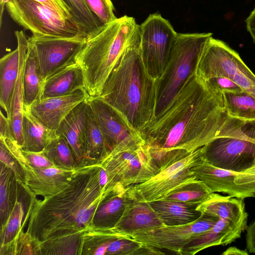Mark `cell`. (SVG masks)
Here are the masks:
<instances>
[{"label": "cell", "mask_w": 255, "mask_h": 255, "mask_svg": "<svg viewBox=\"0 0 255 255\" xmlns=\"http://www.w3.org/2000/svg\"><path fill=\"white\" fill-rule=\"evenodd\" d=\"M228 117L223 93L196 71L168 108L139 133L160 171L207 144Z\"/></svg>", "instance_id": "1"}, {"label": "cell", "mask_w": 255, "mask_h": 255, "mask_svg": "<svg viewBox=\"0 0 255 255\" xmlns=\"http://www.w3.org/2000/svg\"><path fill=\"white\" fill-rule=\"evenodd\" d=\"M100 163L80 166L63 189L38 199L30 195L26 233L51 251L79 255L82 237L93 225L94 214L107 191L100 183Z\"/></svg>", "instance_id": "2"}, {"label": "cell", "mask_w": 255, "mask_h": 255, "mask_svg": "<svg viewBox=\"0 0 255 255\" xmlns=\"http://www.w3.org/2000/svg\"><path fill=\"white\" fill-rule=\"evenodd\" d=\"M139 25L104 85L102 98L138 132L154 117L155 80L141 59Z\"/></svg>", "instance_id": "3"}, {"label": "cell", "mask_w": 255, "mask_h": 255, "mask_svg": "<svg viewBox=\"0 0 255 255\" xmlns=\"http://www.w3.org/2000/svg\"><path fill=\"white\" fill-rule=\"evenodd\" d=\"M138 25L133 17L125 15L86 37L75 60L82 69L84 89L90 97L101 96Z\"/></svg>", "instance_id": "4"}, {"label": "cell", "mask_w": 255, "mask_h": 255, "mask_svg": "<svg viewBox=\"0 0 255 255\" xmlns=\"http://www.w3.org/2000/svg\"><path fill=\"white\" fill-rule=\"evenodd\" d=\"M211 32L178 33L168 64L155 80V107L154 118L170 105L190 78L196 72Z\"/></svg>", "instance_id": "5"}, {"label": "cell", "mask_w": 255, "mask_h": 255, "mask_svg": "<svg viewBox=\"0 0 255 255\" xmlns=\"http://www.w3.org/2000/svg\"><path fill=\"white\" fill-rule=\"evenodd\" d=\"M203 159L225 170L241 172L255 165V120L229 116L217 134L201 147Z\"/></svg>", "instance_id": "6"}, {"label": "cell", "mask_w": 255, "mask_h": 255, "mask_svg": "<svg viewBox=\"0 0 255 255\" xmlns=\"http://www.w3.org/2000/svg\"><path fill=\"white\" fill-rule=\"evenodd\" d=\"M106 172V191L116 185L126 188L146 181L159 170L143 140L120 144L100 162Z\"/></svg>", "instance_id": "7"}, {"label": "cell", "mask_w": 255, "mask_h": 255, "mask_svg": "<svg viewBox=\"0 0 255 255\" xmlns=\"http://www.w3.org/2000/svg\"><path fill=\"white\" fill-rule=\"evenodd\" d=\"M196 73L203 80L227 78L255 98V75L239 54L225 42L212 36L199 60Z\"/></svg>", "instance_id": "8"}, {"label": "cell", "mask_w": 255, "mask_h": 255, "mask_svg": "<svg viewBox=\"0 0 255 255\" xmlns=\"http://www.w3.org/2000/svg\"><path fill=\"white\" fill-rule=\"evenodd\" d=\"M5 6L13 21L32 35L86 37L76 24L62 18L34 0H9Z\"/></svg>", "instance_id": "9"}, {"label": "cell", "mask_w": 255, "mask_h": 255, "mask_svg": "<svg viewBox=\"0 0 255 255\" xmlns=\"http://www.w3.org/2000/svg\"><path fill=\"white\" fill-rule=\"evenodd\" d=\"M139 49L143 63L154 80L164 72L177 32L170 22L157 12L150 14L139 25Z\"/></svg>", "instance_id": "10"}, {"label": "cell", "mask_w": 255, "mask_h": 255, "mask_svg": "<svg viewBox=\"0 0 255 255\" xmlns=\"http://www.w3.org/2000/svg\"><path fill=\"white\" fill-rule=\"evenodd\" d=\"M202 159L201 147L143 182L127 187L128 196L139 202L163 199L173 190L195 178L191 168Z\"/></svg>", "instance_id": "11"}, {"label": "cell", "mask_w": 255, "mask_h": 255, "mask_svg": "<svg viewBox=\"0 0 255 255\" xmlns=\"http://www.w3.org/2000/svg\"><path fill=\"white\" fill-rule=\"evenodd\" d=\"M0 141L20 165L24 173V184L21 186L29 195L44 198L57 193L68 185L80 166L71 170L58 167L34 168L14 139L0 138Z\"/></svg>", "instance_id": "12"}, {"label": "cell", "mask_w": 255, "mask_h": 255, "mask_svg": "<svg viewBox=\"0 0 255 255\" xmlns=\"http://www.w3.org/2000/svg\"><path fill=\"white\" fill-rule=\"evenodd\" d=\"M219 218L202 214L187 225L166 226L135 233L129 236L144 245L180 255L184 247L200 234L211 229Z\"/></svg>", "instance_id": "13"}, {"label": "cell", "mask_w": 255, "mask_h": 255, "mask_svg": "<svg viewBox=\"0 0 255 255\" xmlns=\"http://www.w3.org/2000/svg\"><path fill=\"white\" fill-rule=\"evenodd\" d=\"M86 37H61L32 35L28 42L34 47L41 76L44 80L52 73L75 60Z\"/></svg>", "instance_id": "14"}, {"label": "cell", "mask_w": 255, "mask_h": 255, "mask_svg": "<svg viewBox=\"0 0 255 255\" xmlns=\"http://www.w3.org/2000/svg\"><path fill=\"white\" fill-rule=\"evenodd\" d=\"M87 100L93 111L109 153L120 144L142 139L139 133L125 117L101 96L89 97Z\"/></svg>", "instance_id": "15"}, {"label": "cell", "mask_w": 255, "mask_h": 255, "mask_svg": "<svg viewBox=\"0 0 255 255\" xmlns=\"http://www.w3.org/2000/svg\"><path fill=\"white\" fill-rule=\"evenodd\" d=\"M89 97L82 89L64 96L39 99L27 109L43 125L56 131L69 113Z\"/></svg>", "instance_id": "16"}, {"label": "cell", "mask_w": 255, "mask_h": 255, "mask_svg": "<svg viewBox=\"0 0 255 255\" xmlns=\"http://www.w3.org/2000/svg\"><path fill=\"white\" fill-rule=\"evenodd\" d=\"M196 209L203 214L226 220L242 232L247 228L248 215L244 199L212 192Z\"/></svg>", "instance_id": "17"}, {"label": "cell", "mask_w": 255, "mask_h": 255, "mask_svg": "<svg viewBox=\"0 0 255 255\" xmlns=\"http://www.w3.org/2000/svg\"><path fill=\"white\" fill-rule=\"evenodd\" d=\"M191 170L195 177L205 184L212 192H223L241 199L255 197V194L247 192L236 185V172L214 166L205 161L203 157Z\"/></svg>", "instance_id": "18"}, {"label": "cell", "mask_w": 255, "mask_h": 255, "mask_svg": "<svg viewBox=\"0 0 255 255\" xmlns=\"http://www.w3.org/2000/svg\"><path fill=\"white\" fill-rule=\"evenodd\" d=\"M14 34L20 51L19 71L10 100L9 115L6 117L9 120L12 137L21 148L23 145L22 123L24 111L23 75L28 39L22 30L15 31Z\"/></svg>", "instance_id": "19"}, {"label": "cell", "mask_w": 255, "mask_h": 255, "mask_svg": "<svg viewBox=\"0 0 255 255\" xmlns=\"http://www.w3.org/2000/svg\"><path fill=\"white\" fill-rule=\"evenodd\" d=\"M87 100L75 107L64 119L56 132L69 144L78 166L87 165L84 138Z\"/></svg>", "instance_id": "20"}, {"label": "cell", "mask_w": 255, "mask_h": 255, "mask_svg": "<svg viewBox=\"0 0 255 255\" xmlns=\"http://www.w3.org/2000/svg\"><path fill=\"white\" fill-rule=\"evenodd\" d=\"M163 226L164 225L148 202H139L130 198L122 218L113 229L129 236Z\"/></svg>", "instance_id": "21"}, {"label": "cell", "mask_w": 255, "mask_h": 255, "mask_svg": "<svg viewBox=\"0 0 255 255\" xmlns=\"http://www.w3.org/2000/svg\"><path fill=\"white\" fill-rule=\"evenodd\" d=\"M82 89H84L83 72L74 60L55 71L44 80L40 99L64 96Z\"/></svg>", "instance_id": "22"}, {"label": "cell", "mask_w": 255, "mask_h": 255, "mask_svg": "<svg viewBox=\"0 0 255 255\" xmlns=\"http://www.w3.org/2000/svg\"><path fill=\"white\" fill-rule=\"evenodd\" d=\"M130 200L127 188L116 185L107 191L94 216L93 225L101 228H115L122 218Z\"/></svg>", "instance_id": "23"}, {"label": "cell", "mask_w": 255, "mask_h": 255, "mask_svg": "<svg viewBox=\"0 0 255 255\" xmlns=\"http://www.w3.org/2000/svg\"><path fill=\"white\" fill-rule=\"evenodd\" d=\"M164 226L187 225L197 220L202 215L196 209L198 204L187 203L164 199L148 202Z\"/></svg>", "instance_id": "24"}, {"label": "cell", "mask_w": 255, "mask_h": 255, "mask_svg": "<svg viewBox=\"0 0 255 255\" xmlns=\"http://www.w3.org/2000/svg\"><path fill=\"white\" fill-rule=\"evenodd\" d=\"M21 149L25 151H43L57 135L53 131L41 123L27 109H24Z\"/></svg>", "instance_id": "25"}, {"label": "cell", "mask_w": 255, "mask_h": 255, "mask_svg": "<svg viewBox=\"0 0 255 255\" xmlns=\"http://www.w3.org/2000/svg\"><path fill=\"white\" fill-rule=\"evenodd\" d=\"M44 81L36 52L28 42L23 75L24 109H28L41 97Z\"/></svg>", "instance_id": "26"}, {"label": "cell", "mask_w": 255, "mask_h": 255, "mask_svg": "<svg viewBox=\"0 0 255 255\" xmlns=\"http://www.w3.org/2000/svg\"><path fill=\"white\" fill-rule=\"evenodd\" d=\"M84 138L87 164L100 163L109 152L93 111L87 100L84 122Z\"/></svg>", "instance_id": "27"}, {"label": "cell", "mask_w": 255, "mask_h": 255, "mask_svg": "<svg viewBox=\"0 0 255 255\" xmlns=\"http://www.w3.org/2000/svg\"><path fill=\"white\" fill-rule=\"evenodd\" d=\"M20 51L18 46L0 60V104L9 115L10 102L19 71Z\"/></svg>", "instance_id": "28"}, {"label": "cell", "mask_w": 255, "mask_h": 255, "mask_svg": "<svg viewBox=\"0 0 255 255\" xmlns=\"http://www.w3.org/2000/svg\"><path fill=\"white\" fill-rule=\"evenodd\" d=\"M225 109L229 116L255 120V98L245 91L223 92Z\"/></svg>", "instance_id": "29"}, {"label": "cell", "mask_w": 255, "mask_h": 255, "mask_svg": "<svg viewBox=\"0 0 255 255\" xmlns=\"http://www.w3.org/2000/svg\"><path fill=\"white\" fill-rule=\"evenodd\" d=\"M13 172L4 164L0 163V215L1 226L8 219L17 199V184Z\"/></svg>", "instance_id": "30"}, {"label": "cell", "mask_w": 255, "mask_h": 255, "mask_svg": "<svg viewBox=\"0 0 255 255\" xmlns=\"http://www.w3.org/2000/svg\"><path fill=\"white\" fill-rule=\"evenodd\" d=\"M212 192L205 184L195 178L173 190L163 199L200 204Z\"/></svg>", "instance_id": "31"}, {"label": "cell", "mask_w": 255, "mask_h": 255, "mask_svg": "<svg viewBox=\"0 0 255 255\" xmlns=\"http://www.w3.org/2000/svg\"><path fill=\"white\" fill-rule=\"evenodd\" d=\"M43 151L58 168L71 170L79 166L68 142L58 133Z\"/></svg>", "instance_id": "32"}, {"label": "cell", "mask_w": 255, "mask_h": 255, "mask_svg": "<svg viewBox=\"0 0 255 255\" xmlns=\"http://www.w3.org/2000/svg\"><path fill=\"white\" fill-rule=\"evenodd\" d=\"M70 7L75 23L87 37L103 25L93 14L85 0H64Z\"/></svg>", "instance_id": "33"}, {"label": "cell", "mask_w": 255, "mask_h": 255, "mask_svg": "<svg viewBox=\"0 0 255 255\" xmlns=\"http://www.w3.org/2000/svg\"><path fill=\"white\" fill-rule=\"evenodd\" d=\"M231 243L227 235L218 231L214 226L186 244L181 250L180 255H194L209 247L218 245L226 246Z\"/></svg>", "instance_id": "34"}, {"label": "cell", "mask_w": 255, "mask_h": 255, "mask_svg": "<svg viewBox=\"0 0 255 255\" xmlns=\"http://www.w3.org/2000/svg\"><path fill=\"white\" fill-rule=\"evenodd\" d=\"M23 217V204L17 199L5 223L1 226L0 247L12 241L23 229L22 224Z\"/></svg>", "instance_id": "35"}, {"label": "cell", "mask_w": 255, "mask_h": 255, "mask_svg": "<svg viewBox=\"0 0 255 255\" xmlns=\"http://www.w3.org/2000/svg\"><path fill=\"white\" fill-rule=\"evenodd\" d=\"M85 1L102 25L109 24L117 18L111 0H85Z\"/></svg>", "instance_id": "36"}, {"label": "cell", "mask_w": 255, "mask_h": 255, "mask_svg": "<svg viewBox=\"0 0 255 255\" xmlns=\"http://www.w3.org/2000/svg\"><path fill=\"white\" fill-rule=\"evenodd\" d=\"M0 145V160L1 163L10 168L14 173L17 182L24 184V173L22 169L15 158L11 155L5 145L1 141Z\"/></svg>", "instance_id": "37"}, {"label": "cell", "mask_w": 255, "mask_h": 255, "mask_svg": "<svg viewBox=\"0 0 255 255\" xmlns=\"http://www.w3.org/2000/svg\"><path fill=\"white\" fill-rule=\"evenodd\" d=\"M34 0L52 10L62 18L76 24L70 7L64 0Z\"/></svg>", "instance_id": "38"}, {"label": "cell", "mask_w": 255, "mask_h": 255, "mask_svg": "<svg viewBox=\"0 0 255 255\" xmlns=\"http://www.w3.org/2000/svg\"><path fill=\"white\" fill-rule=\"evenodd\" d=\"M235 182L243 190L255 194V165L241 172H237Z\"/></svg>", "instance_id": "39"}, {"label": "cell", "mask_w": 255, "mask_h": 255, "mask_svg": "<svg viewBox=\"0 0 255 255\" xmlns=\"http://www.w3.org/2000/svg\"><path fill=\"white\" fill-rule=\"evenodd\" d=\"M25 157L30 164L34 168H46L58 167L43 152L25 151L22 150Z\"/></svg>", "instance_id": "40"}, {"label": "cell", "mask_w": 255, "mask_h": 255, "mask_svg": "<svg viewBox=\"0 0 255 255\" xmlns=\"http://www.w3.org/2000/svg\"><path fill=\"white\" fill-rule=\"evenodd\" d=\"M204 81L210 87L222 93L224 91L241 92L243 91L237 84L227 78L213 77Z\"/></svg>", "instance_id": "41"}, {"label": "cell", "mask_w": 255, "mask_h": 255, "mask_svg": "<svg viewBox=\"0 0 255 255\" xmlns=\"http://www.w3.org/2000/svg\"><path fill=\"white\" fill-rule=\"evenodd\" d=\"M247 249L250 253L255 254V219L246 229Z\"/></svg>", "instance_id": "42"}, {"label": "cell", "mask_w": 255, "mask_h": 255, "mask_svg": "<svg viewBox=\"0 0 255 255\" xmlns=\"http://www.w3.org/2000/svg\"><path fill=\"white\" fill-rule=\"evenodd\" d=\"M0 137L13 138L9 120L1 112L0 114Z\"/></svg>", "instance_id": "43"}, {"label": "cell", "mask_w": 255, "mask_h": 255, "mask_svg": "<svg viewBox=\"0 0 255 255\" xmlns=\"http://www.w3.org/2000/svg\"><path fill=\"white\" fill-rule=\"evenodd\" d=\"M245 22L247 30L255 44V8L251 12Z\"/></svg>", "instance_id": "44"}, {"label": "cell", "mask_w": 255, "mask_h": 255, "mask_svg": "<svg viewBox=\"0 0 255 255\" xmlns=\"http://www.w3.org/2000/svg\"><path fill=\"white\" fill-rule=\"evenodd\" d=\"M249 253L246 250H240L235 247L228 248L222 254V255H248Z\"/></svg>", "instance_id": "45"}, {"label": "cell", "mask_w": 255, "mask_h": 255, "mask_svg": "<svg viewBox=\"0 0 255 255\" xmlns=\"http://www.w3.org/2000/svg\"><path fill=\"white\" fill-rule=\"evenodd\" d=\"M9 0H0L1 5L4 6Z\"/></svg>", "instance_id": "46"}]
</instances>
